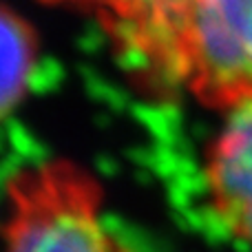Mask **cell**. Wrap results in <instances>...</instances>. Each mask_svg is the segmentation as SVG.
<instances>
[{
	"label": "cell",
	"instance_id": "cell-1",
	"mask_svg": "<svg viewBox=\"0 0 252 252\" xmlns=\"http://www.w3.org/2000/svg\"><path fill=\"white\" fill-rule=\"evenodd\" d=\"M118 58L153 97L219 113L252 102V0H179Z\"/></svg>",
	"mask_w": 252,
	"mask_h": 252
},
{
	"label": "cell",
	"instance_id": "cell-2",
	"mask_svg": "<svg viewBox=\"0 0 252 252\" xmlns=\"http://www.w3.org/2000/svg\"><path fill=\"white\" fill-rule=\"evenodd\" d=\"M0 252H135L111 226L97 175L69 157L20 166L4 184Z\"/></svg>",
	"mask_w": 252,
	"mask_h": 252
},
{
	"label": "cell",
	"instance_id": "cell-3",
	"mask_svg": "<svg viewBox=\"0 0 252 252\" xmlns=\"http://www.w3.org/2000/svg\"><path fill=\"white\" fill-rule=\"evenodd\" d=\"M201 184L219 228L252 252V102L221 113L204 146Z\"/></svg>",
	"mask_w": 252,
	"mask_h": 252
},
{
	"label": "cell",
	"instance_id": "cell-4",
	"mask_svg": "<svg viewBox=\"0 0 252 252\" xmlns=\"http://www.w3.org/2000/svg\"><path fill=\"white\" fill-rule=\"evenodd\" d=\"M40 62L38 31L16 9L0 2V124L27 100Z\"/></svg>",
	"mask_w": 252,
	"mask_h": 252
},
{
	"label": "cell",
	"instance_id": "cell-5",
	"mask_svg": "<svg viewBox=\"0 0 252 252\" xmlns=\"http://www.w3.org/2000/svg\"><path fill=\"white\" fill-rule=\"evenodd\" d=\"M56 7H69L97 20L115 56L173 11L179 0H40Z\"/></svg>",
	"mask_w": 252,
	"mask_h": 252
}]
</instances>
